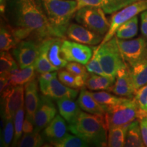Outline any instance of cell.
<instances>
[{"label": "cell", "mask_w": 147, "mask_h": 147, "mask_svg": "<svg viewBox=\"0 0 147 147\" xmlns=\"http://www.w3.org/2000/svg\"><path fill=\"white\" fill-rule=\"evenodd\" d=\"M20 40L14 36L12 29L9 25H5L4 23L1 24V29H0V51H9L14 49L18 45Z\"/></svg>", "instance_id": "obj_26"}, {"label": "cell", "mask_w": 147, "mask_h": 147, "mask_svg": "<svg viewBox=\"0 0 147 147\" xmlns=\"http://www.w3.org/2000/svg\"><path fill=\"white\" fill-rule=\"evenodd\" d=\"M34 66L36 71L39 74L57 71L50 63L45 53L40 49L39 55H38L36 62L34 63Z\"/></svg>", "instance_id": "obj_37"}, {"label": "cell", "mask_w": 147, "mask_h": 147, "mask_svg": "<svg viewBox=\"0 0 147 147\" xmlns=\"http://www.w3.org/2000/svg\"><path fill=\"white\" fill-rule=\"evenodd\" d=\"M0 91L1 93L8 87L9 86V79H10V74H0Z\"/></svg>", "instance_id": "obj_45"}, {"label": "cell", "mask_w": 147, "mask_h": 147, "mask_svg": "<svg viewBox=\"0 0 147 147\" xmlns=\"http://www.w3.org/2000/svg\"><path fill=\"white\" fill-rule=\"evenodd\" d=\"M140 118H143V119H144L145 122H146V125H147V113H146V115H145L142 116V117H140ZM140 118H139V119H140Z\"/></svg>", "instance_id": "obj_47"}, {"label": "cell", "mask_w": 147, "mask_h": 147, "mask_svg": "<svg viewBox=\"0 0 147 147\" xmlns=\"http://www.w3.org/2000/svg\"><path fill=\"white\" fill-rule=\"evenodd\" d=\"M35 125L34 123L32 120L26 117L25 118L23 122V131L24 134H30L34 131Z\"/></svg>", "instance_id": "obj_42"}, {"label": "cell", "mask_w": 147, "mask_h": 147, "mask_svg": "<svg viewBox=\"0 0 147 147\" xmlns=\"http://www.w3.org/2000/svg\"><path fill=\"white\" fill-rule=\"evenodd\" d=\"M65 69L69 72L72 73L73 74L76 75V76H80L87 80L89 77V72L87 71V68L84 65L77 62H70L67 63L65 66Z\"/></svg>", "instance_id": "obj_39"}, {"label": "cell", "mask_w": 147, "mask_h": 147, "mask_svg": "<svg viewBox=\"0 0 147 147\" xmlns=\"http://www.w3.org/2000/svg\"><path fill=\"white\" fill-rule=\"evenodd\" d=\"M136 89L147 84V53L144 57L129 66Z\"/></svg>", "instance_id": "obj_21"}, {"label": "cell", "mask_w": 147, "mask_h": 147, "mask_svg": "<svg viewBox=\"0 0 147 147\" xmlns=\"http://www.w3.org/2000/svg\"><path fill=\"white\" fill-rule=\"evenodd\" d=\"M1 94L2 119H14L18 110L25 105V87L23 85L8 87Z\"/></svg>", "instance_id": "obj_8"}, {"label": "cell", "mask_w": 147, "mask_h": 147, "mask_svg": "<svg viewBox=\"0 0 147 147\" xmlns=\"http://www.w3.org/2000/svg\"><path fill=\"white\" fill-rule=\"evenodd\" d=\"M25 105L22 106L17 113H16L14 117V137L13 142H12V146H16L18 141L23 136V122L25 120Z\"/></svg>", "instance_id": "obj_34"}, {"label": "cell", "mask_w": 147, "mask_h": 147, "mask_svg": "<svg viewBox=\"0 0 147 147\" xmlns=\"http://www.w3.org/2000/svg\"><path fill=\"white\" fill-rule=\"evenodd\" d=\"M3 121L1 146L8 147L13 141L14 137V119H4Z\"/></svg>", "instance_id": "obj_36"}, {"label": "cell", "mask_w": 147, "mask_h": 147, "mask_svg": "<svg viewBox=\"0 0 147 147\" xmlns=\"http://www.w3.org/2000/svg\"><path fill=\"white\" fill-rule=\"evenodd\" d=\"M6 7V0H0V10L1 13L4 14Z\"/></svg>", "instance_id": "obj_46"}, {"label": "cell", "mask_w": 147, "mask_h": 147, "mask_svg": "<svg viewBox=\"0 0 147 147\" xmlns=\"http://www.w3.org/2000/svg\"><path fill=\"white\" fill-rule=\"evenodd\" d=\"M45 140L40 132L34 131L32 133L24 134L18 141L17 146L20 147H38L43 146Z\"/></svg>", "instance_id": "obj_31"}, {"label": "cell", "mask_w": 147, "mask_h": 147, "mask_svg": "<svg viewBox=\"0 0 147 147\" xmlns=\"http://www.w3.org/2000/svg\"><path fill=\"white\" fill-rule=\"evenodd\" d=\"M57 115V108L52 98L42 94L40 95V102L34 116V131L43 130Z\"/></svg>", "instance_id": "obj_13"}, {"label": "cell", "mask_w": 147, "mask_h": 147, "mask_svg": "<svg viewBox=\"0 0 147 147\" xmlns=\"http://www.w3.org/2000/svg\"><path fill=\"white\" fill-rule=\"evenodd\" d=\"M146 10L147 0H138L117 12V13L112 16L108 32L104 36V39L99 45H103L113 38L117 29L123 23Z\"/></svg>", "instance_id": "obj_7"}, {"label": "cell", "mask_w": 147, "mask_h": 147, "mask_svg": "<svg viewBox=\"0 0 147 147\" xmlns=\"http://www.w3.org/2000/svg\"><path fill=\"white\" fill-rule=\"evenodd\" d=\"M40 42L28 38L23 40L12 49V55L20 68H25L34 64L39 55Z\"/></svg>", "instance_id": "obj_10"}, {"label": "cell", "mask_w": 147, "mask_h": 147, "mask_svg": "<svg viewBox=\"0 0 147 147\" xmlns=\"http://www.w3.org/2000/svg\"><path fill=\"white\" fill-rule=\"evenodd\" d=\"M138 33V16H135L123 23L116 32L115 36L120 40H129Z\"/></svg>", "instance_id": "obj_27"}, {"label": "cell", "mask_w": 147, "mask_h": 147, "mask_svg": "<svg viewBox=\"0 0 147 147\" xmlns=\"http://www.w3.org/2000/svg\"><path fill=\"white\" fill-rule=\"evenodd\" d=\"M108 91L116 95L133 98L136 89L134 86L128 65L118 71L115 83Z\"/></svg>", "instance_id": "obj_16"}, {"label": "cell", "mask_w": 147, "mask_h": 147, "mask_svg": "<svg viewBox=\"0 0 147 147\" xmlns=\"http://www.w3.org/2000/svg\"><path fill=\"white\" fill-rule=\"evenodd\" d=\"M65 121L61 116L57 115L44 129L42 135L46 142H49L51 146L53 143L63 138L67 134L69 128Z\"/></svg>", "instance_id": "obj_17"}, {"label": "cell", "mask_w": 147, "mask_h": 147, "mask_svg": "<svg viewBox=\"0 0 147 147\" xmlns=\"http://www.w3.org/2000/svg\"><path fill=\"white\" fill-rule=\"evenodd\" d=\"M39 87L42 94L55 100L61 98L75 99L78 94V89L65 85L57 77L48 82L39 81Z\"/></svg>", "instance_id": "obj_14"}, {"label": "cell", "mask_w": 147, "mask_h": 147, "mask_svg": "<svg viewBox=\"0 0 147 147\" xmlns=\"http://www.w3.org/2000/svg\"><path fill=\"white\" fill-rule=\"evenodd\" d=\"M25 108L26 117L34 121L35 113L38 109L40 102L38 85L34 78L25 84Z\"/></svg>", "instance_id": "obj_18"}, {"label": "cell", "mask_w": 147, "mask_h": 147, "mask_svg": "<svg viewBox=\"0 0 147 147\" xmlns=\"http://www.w3.org/2000/svg\"><path fill=\"white\" fill-rule=\"evenodd\" d=\"M125 146L143 147L145 146L143 142L140 125L138 119H136L129 125L127 132Z\"/></svg>", "instance_id": "obj_24"}, {"label": "cell", "mask_w": 147, "mask_h": 147, "mask_svg": "<svg viewBox=\"0 0 147 147\" xmlns=\"http://www.w3.org/2000/svg\"><path fill=\"white\" fill-rule=\"evenodd\" d=\"M58 75V72L57 71H49V72H45L40 74L38 76V81L41 82H48L50 81Z\"/></svg>", "instance_id": "obj_43"}, {"label": "cell", "mask_w": 147, "mask_h": 147, "mask_svg": "<svg viewBox=\"0 0 147 147\" xmlns=\"http://www.w3.org/2000/svg\"><path fill=\"white\" fill-rule=\"evenodd\" d=\"M52 146L56 147H87L89 146L90 144L79 136L67 134L63 138L53 143Z\"/></svg>", "instance_id": "obj_32"}, {"label": "cell", "mask_w": 147, "mask_h": 147, "mask_svg": "<svg viewBox=\"0 0 147 147\" xmlns=\"http://www.w3.org/2000/svg\"><path fill=\"white\" fill-rule=\"evenodd\" d=\"M134 99L138 108V119L147 113V84L136 90Z\"/></svg>", "instance_id": "obj_35"}, {"label": "cell", "mask_w": 147, "mask_h": 147, "mask_svg": "<svg viewBox=\"0 0 147 147\" xmlns=\"http://www.w3.org/2000/svg\"><path fill=\"white\" fill-rule=\"evenodd\" d=\"M62 53L67 61L86 65L93 54V47L74 41L64 39L61 46Z\"/></svg>", "instance_id": "obj_12"}, {"label": "cell", "mask_w": 147, "mask_h": 147, "mask_svg": "<svg viewBox=\"0 0 147 147\" xmlns=\"http://www.w3.org/2000/svg\"><path fill=\"white\" fill-rule=\"evenodd\" d=\"M76 21L86 28L105 36L110 28L106 12L98 6H87L79 9L74 14Z\"/></svg>", "instance_id": "obj_5"}, {"label": "cell", "mask_w": 147, "mask_h": 147, "mask_svg": "<svg viewBox=\"0 0 147 147\" xmlns=\"http://www.w3.org/2000/svg\"><path fill=\"white\" fill-rule=\"evenodd\" d=\"M93 48L107 76L116 78L119 69L127 66L119 49L117 38L115 36L103 45Z\"/></svg>", "instance_id": "obj_4"}, {"label": "cell", "mask_w": 147, "mask_h": 147, "mask_svg": "<svg viewBox=\"0 0 147 147\" xmlns=\"http://www.w3.org/2000/svg\"><path fill=\"white\" fill-rule=\"evenodd\" d=\"M77 102L80 108L86 113L98 115L102 117H105V109L95 100L94 97L92 95V92L82 89L79 93Z\"/></svg>", "instance_id": "obj_19"}, {"label": "cell", "mask_w": 147, "mask_h": 147, "mask_svg": "<svg viewBox=\"0 0 147 147\" xmlns=\"http://www.w3.org/2000/svg\"><path fill=\"white\" fill-rule=\"evenodd\" d=\"M85 67L89 73L100 75V76H108L103 69L102 65L100 63V61H99L98 57L97 56L96 53L94 50H93V56H92L91 59L89 60V61L86 64Z\"/></svg>", "instance_id": "obj_38"}, {"label": "cell", "mask_w": 147, "mask_h": 147, "mask_svg": "<svg viewBox=\"0 0 147 147\" xmlns=\"http://www.w3.org/2000/svg\"><path fill=\"white\" fill-rule=\"evenodd\" d=\"M140 30L142 36L147 39V10L140 14Z\"/></svg>", "instance_id": "obj_41"}, {"label": "cell", "mask_w": 147, "mask_h": 147, "mask_svg": "<svg viewBox=\"0 0 147 147\" xmlns=\"http://www.w3.org/2000/svg\"><path fill=\"white\" fill-rule=\"evenodd\" d=\"M140 125L141 132H142V136L143 142L144 143L145 146H147V125L144 119L143 118H140L138 119Z\"/></svg>", "instance_id": "obj_44"}, {"label": "cell", "mask_w": 147, "mask_h": 147, "mask_svg": "<svg viewBox=\"0 0 147 147\" xmlns=\"http://www.w3.org/2000/svg\"><path fill=\"white\" fill-rule=\"evenodd\" d=\"M63 38L59 37H49L40 42V50L43 51L50 63L57 70L65 67L67 61L62 53L61 46Z\"/></svg>", "instance_id": "obj_11"}, {"label": "cell", "mask_w": 147, "mask_h": 147, "mask_svg": "<svg viewBox=\"0 0 147 147\" xmlns=\"http://www.w3.org/2000/svg\"><path fill=\"white\" fill-rule=\"evenodd\" d=\"M57 76L62 83L72 89H82L85 87L86 80L83 77L73 74L66 69L59 71Z\"/></svg>", "instance_id": "obj_29"}, {"label": "cell", "mask_w": 147, "mask_h": 147, "mask_svg": "<svg viewBox=\"0 0 147 147\" xmlns=\"http://www.w3.org/2000/svg\"><path fill=\"white\" fill-rule=\"evenodd\" d=\"M44 12L59 38L65 39L69 21L77 11L74 0H39Z\"/></svg>", "instance_id": "obj_3"}, {"label": "cell", "mask_w": 147, "mask_h": 147, "mask_svg": "<svg viewBox=\"0 0 147 147\" xmlns=\"http://www.w3.org/2000/svg\"><path fill=\"white\" fill-rule=\"evenodd\" d=\"M77 10L87 6H98L102 8L101 0H76Z\"/></svg>", "instance_id": "obj_40"}, {"label": "cell", "mask_w": 147, "mask_h": 147, "mask_svg": "<svg viewBox=\"0 0 147 147\" xmlns=\"http://www.w3.org/2000/svg\"><path fill=\"white\" fill-rule=\"evenodd\" d=\"M36 69L34 64L25 68H18L10 73L8 87L23 85L36 78Z\"/></svg>", "instance_id": "obj_22"}, {"label": "cell", "mask_w": 147, "mask_h": 147, "mask_svg": "<svg viewBox=\"0 0 147 147\" xmlns=\"http://www.w3.org/2000/svg\"><path fill=\"white\" fill-rule=\"evenodd\" d=\"M13 55L8 51L1 52L0 56V74H10L14 69H18L19 65Z\"/></svg>", "instance_id": "obj_30"}, {"label": "cell", "mask_w": 147, "mask_h": 147, "mask_svg": "<svg viewBox=\"0 0 147 147\" xmlns=\"http://www.w3.org/2000/svg\"><path fill=\"white\" fill-rule=\"evenodd\" d=\"M129 125H126L115 127L108 129L107 146H125Z\"/></svg>", "instance_id": "obj_25"}, {"label": "cell", "mask_w": 147, "mask_h": 147, "mask_svg": "<svg viewBox=\"0 0 147 147\" xmlns=\"http://www.w3.org/2000/svg\"><path fill=\"white\" fill-rule=\"evenodd\" d=\"M66 36L72 41L90 46L100 45L104 39V36L76 23L69 24L66 32Z\"/></svg>", "instance_id": "obj_15"}, {"label": "cell", "mask_w": 147, "mask_h": 147, "mask_svg": "<svg viewBox=\"0 0 147 147\" xmlns=\"http://www.w3.org/2000/svg\"><path fill=\"white\" fill-rule=\"evenodd\" d=\"M5 18L20 41L32 38L41 42L57 37L39 0H6Z\"/></svg>", "instance_id": "obj_1"}, {"label": "cell", "mask_w": 147, "mask_h": 147, "mask_svg": "<svg viewBox=\"0 0 147 147\" xmlns=\"http://www.w3.org/2000/svg\"><path fill=\"white\" fill-rule=\"evenodd\" d=\"M92 95L94 97L95 100L104 108L105 110L112 106L121 104L129 99L128 97L115 96L108 92L104 91L93 92Z\"/></svg>", "instance_id": "obj_28"}, {"label": "cell", "mask_w": 147, "mask_h": 147, "mask_svg": "<svg viewBox=\"0 0 147 147\" xmlns=\"http://www.w3.org/2000/svg\"><path fill=\"white\" fill-rule=\"evenodd\" d=\"M102 8L106 14H113L138 0H101Z\"/></svg>", "instance_id": "obj_33"}, {"label": "cell", "mask_w": 147, "mask_h": 147, "mask_svg": "<svg viewBox=\"0 0 147 147\" xmlns=\"http://www.w3.org/2000/svg\"><path fill=\"white\" fill-rule=\"evenodd\" d=\"M117 42L125 61L131 66L144 57L147 53V39L139 37L134 40H120Z\"/></svg>", "instance_id": "obj_9"}, {"label": "cell", "mask_w": 147, "mask_h": 147, "mask_svg": "<svg viewBox=\"0 0 147 147\" xmlns=\"http://www.w3.org/2000/svg\"><path fill=\"white\" fill-rule=\"evenodd\" d=\"M138 108L133 97L108 108L104 118L109 129L129 125L138 119Z\"/></svg>", "instance_id": "obj_6"}, {"label": "cell", "mask_w": 147, "mask_h": 147, "mask_svg": "<svg viewBox=\"0 0 147 147\" xmlns=\"http://www.w3.org/2000/svg\"><path fill=\"white\" fill-rule=\"evenodd\" d=\"M68 128L69 131L81 138L90 146H107L108 129L104 117L81 112Z\"/></svg>", "instance_id": "obj_2"}, {"label": "cell", "mask_w": 147, "mask_h": 147, "mask_svg": "<svg viewBox=\"0 0 147 147\" xmlns=\"http://www.w3.org/2000/svg\"><path fill=\"white\" fill-rule=\"evenodd\" d=\"M73 100L71 98H61L56 100L60 115L69 125L74 123L81 113V108L78 102Z\"/></svg>", "instance_id": "obj_20"}, {"label": "cell", "mask_w": 147, "mask_h": 147, "mask_svg": "<svg viewBox=\"0 0 147 147\" xmlns=\"http://www.w3.org/2000/svg\"><path fill=\"white\" fill-rule=\"evenodd\" d=\"M116 78L91 74L86 80L85 87L90 91L109 89L115 83Z\"/></svg>", "instance_id": "obj_23"}]
</instances>
